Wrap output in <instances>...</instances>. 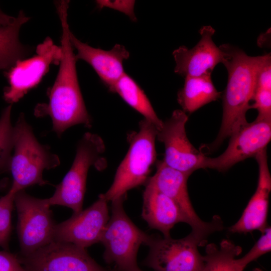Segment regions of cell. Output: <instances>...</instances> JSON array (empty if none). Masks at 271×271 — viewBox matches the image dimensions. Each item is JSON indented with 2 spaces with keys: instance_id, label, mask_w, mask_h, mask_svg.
<instances>
[{
  "instance_id": "25",
  "label": "cell",
  "mask_w": 271,
  "mask_h": 271,
  "mask_svg": "<svg viewBox=\"0 0 271 271\" xmlns=\"http://www.w3.org/2000/svg\"><path fill=\"white\" fill-rule=\"evenodd\" d=\"M258 240L251 249L242 257L239 258L240 262L245 267L262 255L271 250V228L267 226Z\"/></svg>"
},
{
  "instance_id": "23",
  "label": "cell",
  "mask_w": 271,
  "mask_h": 271,
  "mask_svg": "<svg viewBox=\"0 0 271 271\" xmlns=\"http://www.w3.org/2000/svg\"><path fill=\"white\" fill-rule=\"evenodd\" d=\"M12 104L5 108L0 117V170H9L13 149L14 128L11 123Z\"/></svg>"
},
{
  "instance_id": "3",
  "label": "cell",
  "mask_w": 271,
  "mask_h": 271,
  "mask_svg": "<svg viewBox=\"0 0 271 271\" xmlns=\"http://www.w3.org/2000/svg\"><path fill=\"white\" fill-rule=\"evenodd\" d=\"M14 128V153L9 170L13 177L10 190L16 194L33 185L47 184L43 171L57 167L60 160L49 147L38 141L23 113Z\"/></svg>"
},
{
  "instance_id": "28",
  "label": "cell",
  "mask_w": 271,
  "mask_h": 271,
  "mask_svg": "<svg viewBox=\"0 0 271 271\" xmlns=\"http://www.w3.org/2000/svg\"><path fill=\"white\" fill-rule=\"evenodd\" d=\"M0 271H29L18 257L7 251H0Z\"/></svg>"
},
{
  "instance_id": "32",
  "label": "cell",
  "mask_w": 271,
  "mask_h": 271,
  "mask_svg": "<svg viewBox=\"0 0 271 271\" xmlns=\"http://www.w3.org/2000/svg\"><path fill=\"white\" fill-rule=\"evenodd\" d=\"M110 271H118V270H117L116 269H112V270H110Z\"/></svg>"
},
{
  "instance_id": "15",
  "label": "cell",
  "mask_w": 271,
  "mask_h": 271,
  "mask_svg": "<svg viewBox=\"0 0 271 271\" xmlns=\"http://www.w3.org/2000/svg\"><path fill=\"white\" fill-rule=\"evenodd\" d=\"M215 32L211 26H203L199 30L200 39L194 47L181 46L173 51L176 74L184 78L211 74L216 65L222 63L223 53L212 39Z\"/></svg>"
},
{
  "instance_id": "8",
  "label": "cell",
  "mask_w": 271,
  "mask_h": 271,
  "mask_svg": "<svg viewBox=\"0 0 271 271\" xmlns=\"http://www.w3.org/2000/svg\"><path fill=\"white\" fill-rule=\"evenodd\" d=\"M190 175L173 169L161 161L157 163L156 172L148 179L146 186L156 189L171 199L181 212L185 223L191 227V233L205 241L209 235L221 230L223 223L218 216L210 222H205L198 216L187 189V180Z\"/></svg>"
},
{
  "instance_id": "20",
  "label": "cell",
  "mask_w": 271,
  "mask_h": 271,
  "mask_svg": "<svg viewBox=\"0 0 271 271\" xmlns=\"http://www.w3.org/2000/svg\"><path fill=\"white\" fill-rule=\"evenodd\" d=\"M29 19L20 11L10 23L0 26V70H8L29 53V48L20 42L19 37L21 27Z\"/></svg>"
},
{
  "instance_id": "11",
  "label": "cell",
  "mask_w": 271,
  "mask_h": 271,
  "mask_svg": "<svg viewBox=\"0 0 271 271\" xmlns=\"http://www.w3.org/2000/svg\"><path fill=\"white\" fill-rule=\"evenodd\" d=\"M188 119L183 110H174L157 129V139L165 147L163 161L173 169L191 175L203 168L206 156L195 148L187 137L185 126Z\"/></svg>"
},
{
  "instance_id": "19",
  "label": "cell",
  "mask_w": 271,
  "mask_h": 271,
  "mask_svg": "<svg viewBox=\"0 0 271 271\" xmlns=\"http://www.w3.org/2000/svg\"><path fill=\"white\" fill-rule=\"evenodd\" d=\"M211 75L185 77L183 87L177 95L178 103L185 112L192 113L220 97L221 92L215 88Z\"/></svg>"
},
{
  "instance_id": "29",
  "label": "cell",
  "mask_w": 271,
  "mask_h": 271,
  "mask_svg": "<svg viewBox=\"0 0 271 271\" xmlns=\"http://www.w3.org/2000/svg\"><path fill=\"white\" fill-rule=\"evenodd\" d=\"M256 88L271 90V56L259 68L256 76Z\"/></svg>"
},
{
  "instance_id": "24",
  "label": "cell",
  "mask_w": 271,
  "mask_h": 271,
  "mask_svg": "<svg viewBox=\"0 0 271 271\" xmlns=\"http://www.w3.org/2000/svg\"><path fill=\"white\" fill-rule=\"evenodd\" d=\"M15 193L10 191L0 198V246L7 248L11 233V218Z\"/></svg>"
},
{
  "instance_id": "10",
  "label": "cell",
  "mask_w": 271,
  "mask_h": 271,
  "mask_svg": "<svg viewBox=\"0 0 271 271\" xmlns=\"http://www.w3.org/2000/svg\"><path fill=\"white\" fill-rule=\"evenodd\" d=\"M204 242L191 232L179 239L152 236L145 264L156 271H202L204 256L198 247Z\"/></svg>"
},
{
  "instance_id": "26",
  "label": "cell",
  "mask_w": 271,
  "mask_h": 271,
  "mask_svg": "<svg viewBox=\"0 0 271 271\" xmlns=\"http://www.w3.org/2000/svg\"><path fill=\"white\" fill-rule=\"evenodd\" d=\"M252 100L250 109L257 110L256 118L271 119V90L256 88Z\"/></svg>"
},
{
  "instance_id": "13",
  "label": "cell",
  "mask_w": 271,
  "mask_h": 271,
  "mask_svg": "<svg viewBox=\"0 0 271 271\" xmlns=\"http://www.w3.org/2000/svg\"><path fill=\"white\" fill-rule=\"evenodd\" d=\"M224 152L215 158L206 156L203 168L225 171L239 162L255 157L271 139V119L256 118L246 123L230 137Z\"/></svg>"
},
{
  "instance_id": "30",
  "label": "cell",
  "mask_w": 271,
  "mask_h": 271,
  "mask_svg": "<svg viewBox=\"0 0 271 271\" xmlns=\"http://www.w3.org/2000/svg\"><path fill=\"white\" fill-rule=\"evenodd\" d=\"M252 271H263V270L259 268H255Z\"/></svg>"
},
{
  "instance_id": "7",
  "label": "cell",
  "mask_w": 271,
  "mask_h": 271,
  "mask_svg": "<svg viewBox=\"0 0 271 271\" xmlns=\"http://www.w3.org/2000/svg\"><path fill=\"white\" fill-rule=\"evenodd\" d=\"M14 205L22 255L31 253L53 241L55 224L47 198L33 197L23 190L15 194Z\"/></svg>"
},
{
  "instance_id": "14",
  "label": "cell",
  "mask_w": 271,
  "mask_h": 271,
  "mask_svg": "<svg viewBox=\"0 0 271 271\" xmlns=\"http://www.w3.org/2000/svg\"><path fill=\"white\" fill-rule=\"evenodd\" d=\"M107 202L101 194L89 207L55 224L53 241L70 243L84 248L100 242L109 219Z\"/></svg>"
},
{
  "instance_id": "27",
  "label": "cell",
  "mask_w": 271,
  "mask_h": 271,
  "mask_svg": "<svg viewBox=\"0 0 271 271\" xmlns=\"http://www.w3.org/2000/svg\"><path fill=\"white\" fill-rule=\"evenodd\" d=\"M97 6L102 8L109 7L119 11L127 15L133 21L137 18L134 13V1H97Z\"/></svg>"
},
{
  "instance_id": "5",
  "label": "cell",
  "mask_w": 271,
  "mask_h": 271,
  "mask_svg": "<svg viewBox=\"0 0 271 271\" xmlns=\"http://www.w3.org/2000/svg\"><path fill=\"white\" fill-rule=\"evenodd\" d=\"M125 196L111 201V217L100 241L105 248L104 261L114 264L118 271H131L138 267L140 247L147 245L152 236L138 228L127 215L123 207Z\"/></svg>"
},
{
  "instance_id": "2",
  "label": "cell",
  "mask_w": 271,
  "mask_h": 271,
  "mask_svg": "<svg viewBox=\"0 0 271 271\" xmlns=\"http://www.w3.org/2000/svg\"><path fill=\"white\" fill-rule=\"evenodd\" d=\"M223 53L222 64L227 69L228 80L223 95V115L220 129L215 140L202 149L208 153L217 149L223 141L247 123L246 112L250 109L255 89L257 72L267 58L250 56L229 44L219 46Z\"/></svg>"
},
{
  "instance_id": "21",
  "label": "cell",
  "mask_w": 271,
  "mask_h": 271,
  "mask_svg": "<svg viewBox=\"0 0 271 271\" xmlns=\"http://www.w3.org/2000/svg\"><path fill=\"white\" fill-rule=\"evenodd\" d=\"M117 93L130 107L160 128L163 121L158 116L149 99L137 82L125 73L110 90Z\"/></svg>"
},
{
  "instance_id": "18",
  "label": "cell",
  "mask_w": 271,
  "mask_h": 271,
  "mask_svg": "<svg viewBox=\"0 0 271 271\" xmlns=\"http://www.w3.org/2000/svg\"><path fill=\"white\" fill-rule=\"evenodd\" d=\"M142 217L152 228L170 236V231L179 222L185 223L184 218L175 203L156 189L146 185L143 193Z\"/></svg>"
},
{
  "instance_id": "16",
  "label": "cell",
  "mask_w": 271,
  "mask_h": 271,
  "mask_svg": "<svg viewBox=\"0 0 271 271\" xmlns=\"http://www.w3.org/2000/svg\"><path fill=\"white\" fill-rule=\"evenodd\" d=\"M258 165L257 187L238 221L229 228L232 233H246L254 230L262 233L267 226L271 176L266 149L255 157Z\"/></svg>"
},
{
  "instance_id": "31",
  "label": "cell",
  "mask_w": 271,
  "mask_h": 271,
  "mask_svg": "<svg viewBox=\"0 0 271 271\" xmlns=\"http://www.w3.org/2000/svg\"><path fill=\"white\" fill-rule=\"evenodd\" d=\"M131 271H142V270L139 267H138Z\"/></svg>"
},
{
  "instance_id": "1",
  "label": "cell",
  "mask_w": 271,
  "mask_h": 271,
  "mask_svg": "<svg viewBox=\"0 0 271 271\" xmlns=\"http://www.w3.org/2000/svg\"><path fill=\"white\" fill-rule=\"evenodd\" d=\"M68 6L61 4L57 8L61 27L62 57L59 69L53 85L47 91L48 103L38 104L35 108L38 117L49 115L53 129L59 136L67 128L77 124L91 126L78 82L77 60L70 42V30L68 23Z\"/></svg>"
},
{
  "instance_id": "12",
  "label": "cell",
  "mask_w": 271,
  "mask_h": 271,
  "mask_svg": "<svg viewBox=\"0 0 271 271\" xmlns=\"http://www.w3.org/2000/svg\"><path fill=\"white\" fill-rule=\"evenodd\" d=\"M18 258L29 271H108L85 248L68 242L53 241Z\"/></svg>"
},
{
  "instance_id": "9",
  "label": "cell",
  "mask_w": 271,
  "mask_h": 271,
  "mask_svg": "<svg viewBox=\"0 0 271 271\" xmlns=\"http://www.w3.org/2000/svg\"><path fill=\"white\" fill-rule=\"evenodd\" d=\"M62 57L60 47L47 37L36 48L33 57L19 60L5 71L9 86L4 91V98L10 104L19 101L29 90L37 86L52 64L59 65Z\"/></svg>"
},
{
  "instance_id": "4",
  "label": "cell",
  "mask_w": 271,
  "mask_h": 271,
  "mask_svg": "<svg viewBox=\"0 0 271 271\" xmlns=\"http://www.w3.org/2000/svg\"><path fill=\"white\" fill-rule=\"evenodd\" d=\"M157 132V128L148 120L140 122L138 130L130 136L128 150L111 186L102 194L107 202L125 196L129 190L146 183L156 160Z\"/></svg>"
},
{
  "instance_id": "22",
  "label": "cell",
  "mask_w": 271,
  "mask_h": 271,
  "mask_svg": "<svg viewBox=\"0 0 271 271\" xmlns=\"http://www.w3.org/2000/svg\"><path fill=\"white\" fill-rule=\"evenodd\" d=\"M241 251L240 246L228 239L222 240L219 246L210 243L206 247L202 271H243L245 266L236 258Z\"/></svg>"
},
{
  "instance_id": "17",
  "label": "cell",
  "mask_w": 271,
  "mask_h": 271,
  "mask_svg": "<svg viewBox=\"0 0 271 271\" xmlns=\"http://www.w3.org/2000/svg\"><path fill=\"white\" fill-rule=\"evenodd\" d=\"M70 42L77 50L75 57L88 63L110 90L125 73L124 60L129 57L124 46L116 44L110 50L93 48L78 40L70 31Z\"/></svg>"
},
{
  "instance_id": "6",
  "label": "cell",
  "mask_w": 271,
  "mask_h": 271,
  "mask_svg": "<svg viewBox=\"0 0 271 271\" xmlns=\"http://www.w3.org/2000/svg\"><path fill=\"white\" fill-rule=\"evenodd\" d=\"M105 146L98 135L85 133L77 147L73 164L62 181L56 186L53 195L47 198L50 205L67 207L76 213L82 210L87 177L91 166L101 168L97 164L102 159Z\"/></svg>"
}]
</instances>
